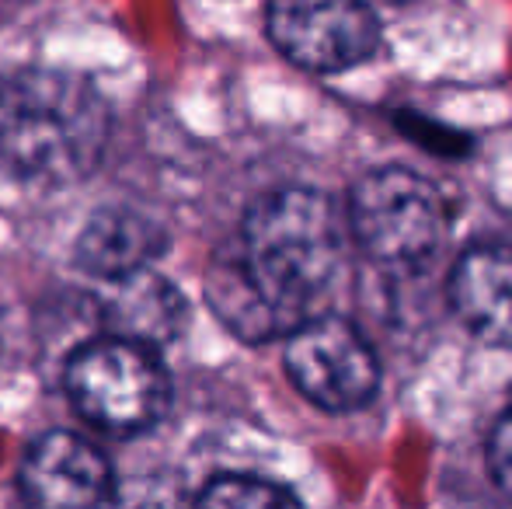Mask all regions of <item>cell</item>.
Listing matches in <instances>:
<instances>
[{
  "label": "cell",
  "mask_w": 512,
  "mask_h": 509,
  "mask_svg": "<svg viewBox=\"0 0 512 509\" xmlns=\"http://www.w3.org/2000/svg\"><path fill=\"white\" fill-rule=\"evenodd\" d=\"M269 39L297 67L338 74L370 60L380 25L366 0H269Z\"/></svg>",
  "instance_id": "obj_6"
},
{
  "label": "cell",
  "mask_w": 512,
  "mask_h": 509,
  "mask_svg": "<svg viewBox=\"0 0 512 509\" xmlns=\"http://www.w3.org/2000/svg\"><path fill=\"white\" fill-rule=\"evenodd\" d=\"M21 496L32 509H98L112 496V464L77 433H46L21 461Z\"/></svg>",
  "instance_id": "obj_7"
},
{
  "label": "cell",
  "mask_w": 512,
  "mask_h": 509,
  "mask_svg": "<svg viewBox=\"0 0 512 509\" xmlns=\"http://www.w3.org/2000/svg\"><path fill=\"white\" fill-rule=\"evenodd\" d=\"M196 509H304L290 489L255 475H220L199 492Z\"/></svg>",
  "instance_id": "obj_11"
},
{
  "label": "cell",
  "mask_w": 512,
  "mask_h": 509,
  "mask_svg": "<svg viewBox=\"0 0 512 509\" xmlns=\"http://www.w3.org/2000/svg\"><path fill=\"white\" fill-rule=\"evenodd\" d=\"M286 374L307 401L328 412H352L377 394L380 363L352 321L310 318L290 332Z\"/></svg>",
  "instance_id": "obj_5"
},
{
  "label": "cell",
  "mask_w": 512,
  "mask_h": 509,
  "mask_svg": "<svg viewBox=\"0 0 512 509\" xmlns=\"http://www.w3.org/2000/svg\"><path fill=\"white\" fill-rule=\"evenodd\" d=\"M450 300L481 342L512 349V245H478L460 255Z\"/></svg>",
  "instance_id": "obj_8"
},
{
  "label": "cell",
  "mask_w": 512,
  "mask_h": 509,
  "mask_svg": "<svg viewBox=\"0 0 512 509\" xmlns=\"http://www.w3.org/2000/svg\"><path fill=\"white\" fill-rule=\"evenodd\" d=\"M108 105L67 70H18L0 81V164L25 182L70 185L98 168Z\"/></svg>",
  "instance_id": "obj_2"
},
{
  "label": "cell",
  "mask_w": 512,
  "mask_h": 509,
  "mask_svg": "<svg viewBox=\"0 0 512 509\" xmlns=\"http://www.w3.org/2000/svg\"><path fill=\"white\" fill-rule=\"evenodd\" d=\"M342 269V224L328 196L279 189L248 210L241 241L213 258L209 304L241 339L297 332L328 300Z\"/></svg>",
  "instance_id": "obj_1"
},
{
  "label": "cell",
  "mask_w": 512,
  "mask_h": 509,
  "mask_svg": "<svg viewBox=\"0 0 512 509\" xmlns=\"http://www.w3.org/2000/svg\"><path fill=\"white\" fill-rule=\"evenodd\" d=\"M164 231L150 217L122 206L98 210L84 224L77 238V262L98 279H126L136 272H147L150 262L164 252Z\"/></svg>",
  "instance_id": "obj_10"
},
{
  "label": "cell",
  "mask_w": 512,
  "mask_h": 509,
  "mask_svg": "<svg viewBox=\"0 0 512 509\" xmlns=\"http://www.w3.org/2000/svg\"><path fill=\"white\" fill-rule=\"evenodd\" d=\"M102 321L108 335H122V339L161 349L182 335L185 321H189V307H185L182 293L175 290V283L147 269L136 276L115 279L112 293L102 304Z\"/></svg>",
  "instance_id": "obj_9"
},
{
  "label": "cell",
  "mask_w": 512,
  "mask_h": 509,
  "mask_svg": "<svg viewBox=\"0 0 512 509\" xmlns=\"http://www.w3.org/2000/svg\"><path fill=\"white\" fill-rule=\"evenodd\" d=\"M488 468H492L495 485L512 499V412L502 415L499 426L492 429V440H488Z\"/></svg>",
  "instance_id": "obj_12"
},
{
  "label": "cell",
  "mask_w": 512,
  "mask_h": 509,
  "mask_svg": "<svg viewBox=\"0 0 512 509\" xmlns=\"http://www.w3.org/2000/svg\"><path fill=\"white\" fill-rule=\"evenodd\" d=\"M349 224L373 262L418 272L443 248L450 210L429 178L408 168H380L352 189Z\"/></svg>",
  "instance_id": "obj_4"
},
{
  "label": "cell",
  "mask_w": 512,
  "mask_h": 509,
  "mask_svg": "<svg viewBox=\"0 0 512 509\" xmlns=\"http://www.w3.org/2000/svg\"><path fill=\"white\" fill-rule=\"evenodd\" d=\"M67 394L102 433L136 436L164 419L171 377L154 346L105 332L70 356Z\"/></svg>",
  "instance_id": "obj_3"
}]
</instances>
